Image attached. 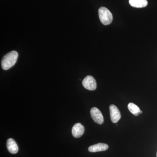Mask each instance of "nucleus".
<instances>
[{
    "label": "nucleus",
    "mask_w": 157,
    "mask_h": 157,
    "mask_svg": "<svg viewBox=\"0 0 157 157\" xmlns=\"http://www.w3.org/2000/svg\"><path fill=\"white\" fill-rule=\"evenodd\" d=\"M18 53L15 51L10 52L4 56L2 60V67L4 70H8L16 63Z\"/></svg>",
    "instance_id": "nucleus-1"
},
{
    "label": "nucleus",
    "mask_w": 157,
    "mask_h": 157,
    "mask_svg": "<svg viewBox=\"0 0 157 157\" xmlns=\"http://www.w3.org/2000/svg\"><path fill=\"white\" fill-rule=\"evenodd\" d=\"M98 12L100 21L103 25H107L110 24L113 17L112 14L108 9L105 7H101L99 9Z\"/></svg>",
    "instance_id": "nucleus-2"
},
{
    "label": "nucleus",
    "mask_w": 157,
    "mask_h": 157,
    "mask_svg": "<svg viewBox=\"0 0 157 157\" xmlns=\"http://www.w3.org/2000/svg\"><path fill=\"white\" fill-rule=\"evenodd\" d=\"M82 84L85 88L89 90H94L97 88L95 79L91 76H86L82 80Z\"/></svg>",
    "instance_id": "nucleus-3"
},
{
    "label": "nucleus",
    "mask_w": 157,
    "mask_h": 157,
    "mask_svg": "<svg viewBox=\"0 0 157 157\" xmlns=\"http://www.w3.org/2000/svg\"><path fill=\"white\" fill-rule=\"evenodd\" d=\"M92 118L96 123L101 124L104 123V117L101 111L97 107H93L90 110Z\"/></svg>",
    "instance_id": "nucleus-4"
},
{
    "label": "nucleus",
    "mask_w": 157,
    "mask_h": 157,
    "mask_svg": "<svg viewBox=\"0 0 157 157\" xmlns=\"http://www.w3.org/2000/svg\"><path fill=\"white\" fill-rule=\"evenodd\" d=\"M110 117L111 120L113 123H116L121 118V113L117 107L114 105L109 106Z\"/></svg>",
    "instance_id": "nucleus-5"
},
{
    "label": "nucleus",
    "mask_w": 157,
    "mask_h": 157,
    "mask_svg": "<svg viewBox=\"0 0 157 157\" xmlns=\"http://www.w3.org/2000/svg\"><path fill=\"white\" fill-rule=\"evenodd\" d=\"M84 131V127L82 124L80 123H76L72 128V135L75 138H78L82 136Z\"/></svg>",
    "instance_id": "nucleus-6"
},
{
    "label": "nucleus",
    "mask_w": 157,
    "mask_h": 157,
    "mask_svg": "<svg viewBox=\"0 0 157 157\" xmlns=\"http://www.w3.org/2000/svg\"><path fill=\"white\" fill-rule=\"evenodd\" d=\"M108 148V145L106 144L98 143L90 146L88 151L90 152L105 151Z\"/></svg>",
    "instance_id": "nucleus-7"
},
{
    "label": "nucleus",
    "mask_w": 157,
    "mask_h": 157,
    "mask_svg": "<svg viewBox=\"0 0 157 157\" xmlns=\"http://www.w3.org/2000/svg\"><path fill=\"white\" fill-rule=\"evenodd\" d=\"M7 147L9 152L12 154H15L18 152V147L17 144L12 138H9L7 140Z\"/></svg>",
    "instance_id": "nucleus-8"
},
{
    "label": "nucleus",
    "mask_w": 157,
    "mask_h": 157,
    "mask_svg": "<svg viewBox=\"0 0 157 157\" xmlns=\"http://www.w3.org/2000/svg\"><path fill=\"white\" fill-rule=\"evenodd\" d=\"M129 2L132 7L136 8H144L148 4L147 0H129Z\"/></svg>",
    "instance_id": "nucleus-9"
},
{
    "label": "nucleus",
    "mask_w": 157,
    "mask_h": 157,
    "mask_svg": "<svg viewBox=\"0 0 157 157\" xmlns=\"http://www.w3.org/2000/svg\"><path fill=\"white\" fill-rule=\"evenodd\" d=\"M128 107L129 111L134 115L138 116L142 113V111L140 110V108L137 107L136 104L133 103H129L128 104Z\"/></svg>",
    "instance_id": "nucleus-10"
},
{
    "label": "nucleus",
    "mask_w": 157,
    "mask_h": 157,
    "mask_svg": "<svg viewBox=\"0 0 157 157\" xmlns=\"http://www.w3.org/2000/svg\"></svg>",
    "instance_id": "nucleus-11"
}]
</instances>
